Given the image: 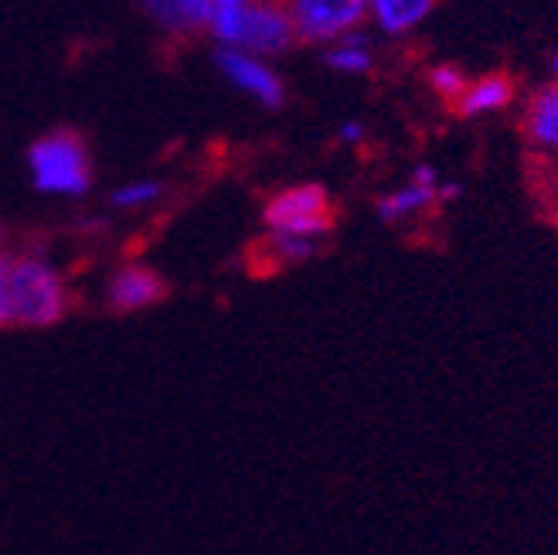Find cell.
<instances>
[{"instance_id": "7c38bea8", "label": "cell", "mask_w": 558, "mask_h": 555, "mask_svg": "<svg viewBox=\"0 0 558 555\" xmlns=\"http://www.w3.org/2000/svg\"><path fill=\"white\" fill-rule=\"evenodd\" d=\"M433 205H436V188L409 181L405 188L381 194V198L375 202V212H378V218L385 221V226H402V221L429 212Z\"/></svg>"}, {"instance_id": "d6986e66", "label": "cell", "mask_w": 558, "mask_h": 555, "mask_svg": "<svg viewBox=\"0 0 558 555\" xmlns=\"http://www.w3.org/2000/svg\"><path fill=\"white\" fill-rule=\"evenodd\" d=\"M0 327H14V300H11V256H0Z\"/></svg>"}, {"instance_id": "30bf717a", "label": "cell", "mask_w": 558, "mask_h": 555, "mask_svg": "<svg viewBox=\"0 0 558 555\" xmlns=\"http://www.w3.org/2000/svg\"><path fill=\"white\" fill-rule=\"evenodd\" d=\"M439 0H368V21L378 27L381 35H409L423 24Z\"/></svg>"}, {"instance_id": "ffe728a7", "label": "cell", "mask_w": 558, "mask_h": 555, "mask_svg": "<svg viewBox=\"0 0 558 555\" xmlns=\"http://www.w3.org/2000/svg\"><path fill=\"white\" fill-rule=\"evenodd\" d=\"M338 141L348 144V147L361 144V141H365V126H361L357 120H348V123L341 126V133H338Z\"/></svg>"}, {"instance_id": "e0dca14e", "label": "cell", "mask_w": 558, "mask_h": 555, "mask_svg": "<svg viewBox=\"0 0 558 555\" xmlns=\"http://www.w3.org/2000/svg\"><path fill=\"white\" fill-rule=\"evenodd\" d=\"M532 188H535V202L542 215L558 229V160H538L532 168Z\"/></svg>"}, {"instance_id": "277c9868", "label": "cell", "mask_w": 558, "mask_h": 555, "mask_svg": "<svg viewBox=\"0 0 558 555\" xmlns=\"http://www.w3.org/2000/svg\"><path fill=\"white\" fill-rule=\"evenodd\" d=\"M303 45H333L368 21V0H283Z\"/></svg>"}, {"instance_id": "3957f363", "label": "cell", "mask_w": 558, "mask_h": 555, "mask_svg": "<svg viewBox=\"0 0 558 555\" xmlns=\"http://www.w3.org/2000/svg\"><path fill=\"white\" fill-rule=\"evenodd\" d=\"M263 226L266 232H283L300 239H317L327 242L333 232V205L330 194L320 184H293L266 202L263 208Z\"/></svg>"}, {"instance_id": "ac0fdd59", "label": "cell", "mask_w": 558, "mask_h": 555, "mask_svg": "<svg viewBox=\"0 0 558 555\" xmlns=\"http://www.w3.org/2000/svg\"><path fill=\"white\" fill-rule=\"evenodd\" d=\"M466 75H463V69H457V65H436L433 72H429V86H433V93H439L442 99H450V102H457L460 96H463V89H466Z\"/></svg>"}, {"instance_id": "2e32d148", "label": "cell", "mask_w": 558, "mask_h": 555, "mask_svg": "<svg viewBox=\"0 0 558 555\" xmlns=\"http://www.w3.org/2000/svg\"><path fill=\"white\" fill-rule=\"evenodd\" d=\"M167 194V184L157 178H140V181H126L120 188L109 191V205L117 212H140V208H150L157 205Z\"/></svg>"}, {"instance_id": "5b68a950", "label": "cell", "mask_w": 558, "mask_h": 555, "mask_svg": "<svg viewBox=\"0 0 558 555\" xmlns=\"http://www.w3.org/2000/svg\"><path fill=\"white\" fill-rule=\"evenodd\" d=\"M296 45L293 21L283 0H253V8L245 14L242 41L235 51L256 55V59H276Z\"/></svg>"}, {"instance_id": "44dd1931", "label": "cell", "mask_w": 558, "mask_h": 555, "mask_svg": "<svg viewBox=\"0 0 558 555\" xmlns=\"http://www.w3.org/2000/svg\"><path fill=\"white\" fill-rule=\"evenodd\" d=\"M463 194V188L457 184V181H439V188H436V205H450V202H457Z\"/></svg>"}, {"instance_id": "603a6c76", "label": "cell", "mask_w": 558, "mask_h": 555, "mask_svg": "<svg viewBox=\"0 0 558 555\" xmlns=\"http://www.w3.org/2000/svg\"><path fill=\"white\" fill-rule=\"evenodd\" d=\"M0 239H4V229H0Z\"/></svg>"}, {"instance_id": "8992f818", "label": "cell", "mask_w": 558, "mask_h": 555, "mask_svg": "<svg viewBox=\"0 0 558 555\" xmlns=\"http://www.w3.org/2000/svg\"><path fill=\"white\" fill-rule=\"evenodd\" d=\"M215 65L221 72V79H229L239 93H245L248 99H256L266 109H279L287 99V86L283 79L276 75V69L266 59H256V55H245L235 48H221L215 55Z\"/></svg>"}, {"instance_id": "9a60e30c", "label": "cell", "mask_w": 558, "mask_h": 555, "mask_svg": "<svg viewBox=\"0 0 558 555\" xmlns=\"http://www.w3.org/2000/svg\"><path fill=\"white\" fill-rule=\"evenodd\" d=\"M324 253V242L317 239H300V236H283V232H266L263 239V256L269 266L287 269V266H303Z\"/></svg>"}, {"instance_id": "ba28073f", "label": "cell", "mask_w": 558, "mask_h": 555, "mask_svg": "<svg viewBox=\"0 0 558 555\" xmlns=\"http://www.w3.org/2000/svg\"><path fill=\"white\" fill-rule=\"evenodd\" d=\"M521 136L538 160H558V82H548L527 99Z\"/></svg>"}, {"instance_id": "52a82bcc", "label": "cell", "mask_w": 558, "mask_h": 555, "mask_svg": "<svg viewBox=\"0 0 558 555\" xmlns=\"http://www.w3.org/2000/svg\"><path fill=\"white\" fill-rule=\"evenodd\" d=\"M167 297V280L144 266V263H126L120 266L106 283V303L113 314H140V311H150Z\"/></svg>"}, {"instance_id": "9c48e42d", "label": "cell", "mask_w": 558, "mask_h": 555, "mask_svg": "<svg viewBox=\"0 0 558 555\" xmlns=\"http://www.w3.org/2000/svg\"><path fill=\"white\" fill-rule=\"evenodd\" d=\"M514 102V79L511 75H484L466 82L463 96L453 102L460 117H487V113H500Z\"/></svg>"}, {"instance_id": "5bb4252c", "label": "cell", "mask_w": 558, "mask_h": 555, "mask_svg": "<svg viewBox=\"0 0 558 555\" xmlns=\"http://www.w3.org/2000/svg\"><path fill=\"white\" fill-rule=\"evenodd\" d=\"M324 62L341 75H368L375 69V51H372V41L365 38V32H354L341 41L327 45Z\"/></svg>"}, {"instance_id": "8fae6325", "label": "cell", "mask_w": 558, "mask_h": 555, "mask_svg": "<svg viewBox=\"0 0 558 555\" xmlns=\"http://www.w3.org/2000/svg\"><path fill=\"white\" fill-rule=\"evenodd\" d=\"M211 0H140L144 14L171 35H191L202 32L208 21Z\"/></svg>"}, {"instance_id": "7a4b0ae2", "label": "cell", "mask_w": 558, "mask_h": 555, "mask_svg": "<svg viewBox=\"0 0 558 555\" xmlns=\"http://www.w3.org/2000/svg\"><path fill=\"white\" fill-rule=\"evenodd\" d=\"M11 300L14 327H51L69 311V283L45 256H11Z\"/></svg>"}, {"instance_id": "4fadbf2b", "label": "cell", "mask_w": 558, "mask_h": 555, "mask_svg": "<svg viewBox=\"0 0 558 555\" xmlns=\"http://www.w3.org/2000/svg\"><path fill=\"white\" fill-rule=\"evenodd\" d=\"M248 8H253V0H211L205 32L218 41V48H239Z\"/></svg>"}, {"instance_id": "6da1fadb", "label": "cell", "mask_w": 558, "mask_h": 555, "mask_svg": "<svg viewBox=\"0 0 558 555\" xmlns=\"http://www.w3.org/2000/svg\"><path fill=\"white\" fill-rule=\"evenodd\" d=\"M27 171L32 184L41 194H59V198H86L93 188V157L89 144L75 130H51L41 133L27 147Z\"/></svg>"}, {"instance_id": "7402d4cb", "label": "cell", "mask_w": 558, "mask_h": 555, "mask_svg": "<svg viewBox=\"0 0 558 555\" xmlns=\"http://www.w3.org/2000/svg\"><path fill=\"white\" fill-rule=\"evenodd\" d=\"M551 69H555V75H558V51H555V59H551Z\"/></svg>"}]
</instances>
